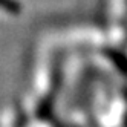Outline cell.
Listing matches in <instances>:
<instances>
[{"label": "cell", "instance_id": "6da1fadb", "mask_svg": "<svg viewBox=\"0 0 127 127\" xmlns=\"http://www.w3.org/2000/svg\"><path fill=\"white\" fill-rule=\"evenodd\" d=\"M0 8H3L6 11H11V12H15L20 9L19 3L14 2V0H0Z\"/></svg>", "mask_w": 127, "mask_h": 127}]
</instances>
